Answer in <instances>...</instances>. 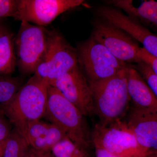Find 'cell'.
<instances>
[{
	"instance_id": "cell-1",
	"label": "cell",
	"mask_w": 157,
	"mask_h": 157,
	"mask_svg": "<svg viewBox=\"0 0 157 157\" xmlns=\"http://www.w3.org/2000/svg\"><path fill=\"white\" fill-rule=\"evenodd\" d=\"M49 85L33 75L8 103L0 105L14 128L22 135L26 126L45 115Z\"/></svg>"
},
{
	"instance_id": "cell-2",
	"label": "cell",
	"mask_w": 157,
	"mask_h": 157,
	"mask_svg": "<svg viewBox=\"0 0 157 157\" xmlns=\"http://www.w3.org/2000/svg\"><path fill=\"white\" fill-rule=\"evenodd\" d=\"M128 65L111 78L89 85L95 115L101 125H107L123 120L128 113L130 102L127 87Z\"/></svg>"
},
{
	"instance_id": "cell-3",
	"label": "cell",
	"mask_w": 157,
	"mask_h": 157,
	"mask_svg": "<svg viewBox=\"0 0 157 157\" xmlns=\"http://www.w3.org/2000/svg\"><path fill=\"white\" fill-rule=\"evenodd\" d=\"M43 117L60 128L78 147L90 152L93 147L92 131L86 117L57 90L50 85Z\"/></svg>"
},
{
	"instance_id": "cell-4",
	"label": "cell",
	"mask_w": 157,
	"mask_h": 157,
	"mask_svg": "<svg viewBox=\"0 0 157 157\" xmlns=\"http://www.w3.org/2000/svg\"><path fill=\"white\" fill-rule=\"evenodd\" d=\"M78 65L89 85L111 78L128 64L121 61L91 35L77 45Z\"/></svg>"
},
{
	"instance_id": "cell-5",
	"label": "cell",
	"mask_w": 157,
	"mask_h": 157,
	"mask_svg": "<svg viewBox=\"0 0 157 157\" xmlns=\"http://www.w3.org/2000/svg\"><path fill=\"white\" fill-rule=\"evenodd\" d=\"M78 64L77 51L61 34L48 32L45 52L34 75L49 85Z\"/></svg>"
},
{
	"instance_id": "cell-6",
	"label": "cell",
	"mask_w": 157,
	"mask_h": 157,
	"mask_svg": "<svg viewBox=\"0 0 157 157\" xmlns=\"http://www.w3.org/2000/svg\"><path fill=\"white\" fill-rule=\"evenodd\" d=\"M91 139L93 146L104 147L119 157H145L147 155L124 119L107 125L98 123L92 131Z\"/></svg>"
},
{
	"instance_id": "cell-7",
	"label": "cell",
	"mask_w": 157,
	"mask_h": 157,
	"mask_svg": "<svg viewBox=\"0 0 157 157\" xmlns=\"http://www.w3.org/2000/svg\"><path fill=\"white\" fill-rule=\"evenodd\" d=\"M48 36L43 27L21 21L15 39L17 65L21 73H35L45 52Z\"/></svg>"
},
{
	"instance_id": "cell-8",
	"label": "cell",
	"mask_w": 157,
	"mask_h": 157,
	"mask_svg": "<svg viewBox=\"0 0 157 157\" xmlns=\"http://www.w3.org/2000/svg\"><path fill=\"white\" fill-rule=\"evenodd\" d=\"M91 35L121 61L128 64L141 61L137 55L140 47L137 41L106 20L98 16L93 22Z\"/></svg>"
},
{
	"instance_id": "cell-9",
	"label": "cell",
	"mask_w": 157,
	"mask_h": 157,
	"mask_svg": "<svg viewBox=\"0 0 157 157\" xmlns=\"http://www.w3.org/2000/svg\"><path fill=\"white\" fill-rule=\"evenodd\" d=\"M49 85L57 90L86 117L95 115L91 90L78 64Z\"/></svg>"
},
{
	"instance_id": "cell-10",
	"label": "cell",
	"mask_w": 157,
	"mask_h": 157,
	"mask_svg": "<svg viewBox=\"0 0 157 157\" xmlns=\"http://www.w3.org/2000/svg\"><path fill=\"white\" fill-rule=\"evenodd\" d=\"M84 2L83 0H19L14 18L43 27L65 11Z\"/></svg>"
},
{
	"instance_id": "cell-11",
	"label": "cell",
	"mask_w": 157,
	"mask_h": 157,
	"mask_svg": "<svg viewBox=\"0 0 157 157\" xmlns=\"http://www.w3.org/2000/svg\"><path fill=\"white\" fill-rule=\"evenodd\" d=\"M98 17L106 20L123 30L143 45L149 53L157 58V36L123 13L111 6H101L96 9Z\"/></svg>"
},
{
	"instance_id": "cell-12",
	"label": "cell",
	"mask_w": 157,
	"mask_h": 157,
	"mask_svg": "<svg viewBox=\"0 0 157 157\" xmlns=\"http://www.w3.org/2000/svg\"><path fill=\"white\" fill-rule=\"evenodd\" d=\"M124 119L147 155L157 152V112L130 106Z\"/></svg>"
},
{
	"instance_id": "cell-13",
	"label": "cell",
	"mask_w": 157,
	"mask_h": 157,
	"mask_svg": "<svg viewBox=\"0 0 157 157\" xmlns=\"http://www.w3.org/2000/svg\"><path fill=\"white\" fill-rule=\"evenodd\" d=\"M127 87L132 107L157 112V98L143 77L129 64Z\"/></svg>"
},
{
	"instance_id": "cell-14",
	"label": "cell",
	"mask_w": 157,
	"mask_h": 157,
	"mask_svg": "<svg viewBox=\"0 0 157 157\" xmlns=\"http://www.w3.org/2000/svg\"><path fill=\"white\" fill-rule=\"evenodd\" d=\"M104 2L117 9H121L133 20L147 28L157 30V1H143L135 6L132 0H107Z\"/></svg>"
},
{
	"instance_id": "cell-15",
	"label": "cell",
	"mask_w": 157,
	"mask_h": 157,
	"mask_svg": "<svg viewBox=\"0 0 157 157\" xmlns=\"http://www.w3.org/2000/svg\"><path fill=\"white\" fill-rule=\"evenodd\" d=\"M17 65L13 36L5 29L0 34V76H8Z\"/></svg>"
},
{
	"instance_id": "cell-16",
	"label": "cell",
	"mask_w": 157,
	"mask_h": 157,
	"mask_svg": "<svg viewBox=\"0 0 157 157\" xmlns=\"http://www.w3.org/2000/svg\"><path fill=\"white\" fill-rule=\"evenodd\" d=\"M30 147L24 137L14 128L6 140L2 157H27Z\"/></svg>"
},
{
	"instance_id": "cell-17",
	"label": "cell",
	"mask_w": 157,
	"mask_h": 157,
	"mask_svg": "<svg viewBox=\"0 0 157 157\" xmlns=\"http://www.w3.org/2000/svg\"><path fill=\"white\" fill-rule=\"evenodd\" d=\"M66 137H67V135L60 128L51 123L48 132L44 137L32 141L29 144L36 150L51 151L54 147Z\"/></svg>"
},
{
	"instance_id": "cell-18",
	"label": "cell",
	"mask_w": 157,
	"mask_h": 157,
	"mask_svg": "<svg viewBox=\"0 0 157 157\" xmlns=\"http://www.w3.org/2000/svg\"><path fill=\"white\" fill-rule=\"evenodd\" d=\"M51 151L56 157H92L90 152L78 147L68 137L59 142Z\"/></svg>"
},
{
	"instance_id": "cell-19",
	"label": "cell",
	"mask_w": 157,
	"mask_h": 157,
	"mask_svg": "<svg viewBox=\"0 0 157 157\" xmlns=\"http://www.w3.org/2000/svg\"><path fill=\"white\" fill-rule=\"evenodd\" d=\"M22 85L18 77L0 76V105L11 101Z\"/></svg>"
},
{
	"instance_id": "cell-20",
	"label": "cell",
	"mask_w": 157,
	"mask_h": 157,
	"mask_svg": "<svg viewBox=\"0 0 157 157\" xmlns=\"http://www.w3.org/2000/svg\"><path fill=\"white\" fill-rule=\"evenodd\" d=\"M50 124L41 120L31 122L26 126L22 135L29 144L32 141L44 137L48 132Z\"/></svg>"
},
{
	"instance_id": "cell-21",
	"label": "cell",
	"mask_w": 157,
	"mask_h": 157,
	"mask_svg": "<svg viewBox=\"0 0 157 157\" xmlns=\"http://www.w3.org/2000/svg\"><path fill=\"white\" fill-rule=\"evenodd\" d=\"M132 65L143 77L157 98V76L153 72L151 68L142 61Z\"/></svg>"
},
{
	"instance_id": "cell-22",
	"label": "cell",
	"mask_w": 157,
	"mask_h": 157,
	"mask_svg": "<svg viewBox=\"0 0 157 157\" xmlns=\"http://www.w3.org/2000/svg\"><path fill=\"white\" fill-rule=\"evenodd\" d=\"M19 0H0V18L14 17Z\"/></svg>"
},
{
	"instance_id": "cell-23",
	"label": "cell",
	"mask_w": 157,
	"mask_h": 157,
	"mask_svg": "<svg viewBox=\"0 0 157 157\" xmlns=\"http://www.w3.org/2000/svg\"><path fill=\"white\" fill-rule=\"evenodd\" d=\"M137 56L141 61L144 62L150 67L157 76V58L149 53L143 48L140 47L137 53Z\"/></svg>"
},
{
	"instance_id": "cell-24",
	"label": "cell",
	"mask_w": 157,
	"mask_h": 157,
	"mask_svg": "<svg viewBox=\"0 0 157 157\" xmlns=\"http://www.w3.org/2000/svg\"><path fill=\"white\" fill-rule=\"evenodd\" d=\"M11 124L0 109V141L6 142L12 131Z\"/></svg>"
},
{
	"instance_id": "cell-25",
	"label": "cell",
	"mask_w": 157,
	"mask_h": 157,
	"mask_svg": "<svg viewBox=\"0 0 157 157\" xmlns=\"http://www.w3.org/2000/svg\"><path fill=\"white\" fill-rule=\"evenodd\" d=\"M93 147L94 149L95 157H119L104 147L97 145Z\"/></svg>"
},
{
	"instance_id": "cell-26",
	"label": "cell",
	"mask_w": 157,
	"mask_h": 157,
	"mask_svg": "<svg viewBox=\"0 0 157 157\" xmlns=\"http://www.w3.org/2000/svg\"><path fill=\"white\" fill-rule=\"evenodd\" d=\"M33 151L34 157H56L52 151H41L34 150Z\"/></svg>"
},
{
	"instance_id": "cell-27",
	"label": "cell",
	"mask_w": 157,
	"mask_h": 157,
	"mask_svg": "<svg viewBox=\"0 0 157 157\" xmlns=\"http://www.w3.org/2000/svg\"><path fill=\"white\" fill-rule=\"evenodd\" d=\"M27 157H34L33 151V148L30 147L29 151V152L28 154Z\"/></svg>"
},
{
	"instance_id": "cell-28",
	"label": "cell",
	"mask_w": 157,
	"mask_h": 157,
	"mask_svg": "<svg viewBox=\"0 0 157 157\" xmlns=\"http://www.w3.org/2000/svg\"><path fill=\"white\" fill-rule=\"evenodd\" d=\"M145 157H157V152L149 154Z\"/></svg>"
},
{
	"instance_id": "cell-29",
	"label": "cell",
	"mask_w": 157,
	"mask_h": 157,
	"mask_svg": "<svg viewBox=\"0 0 157 157\" xmlns=\"http://www.w3.org/2000/svg\"><path fill=\"white\" fill-rule=\"evenodd\" d=\"M5 29H6L4 27V26H3L2 25L0 24V34H1Z\"/></svg>"
}]
</instances>
